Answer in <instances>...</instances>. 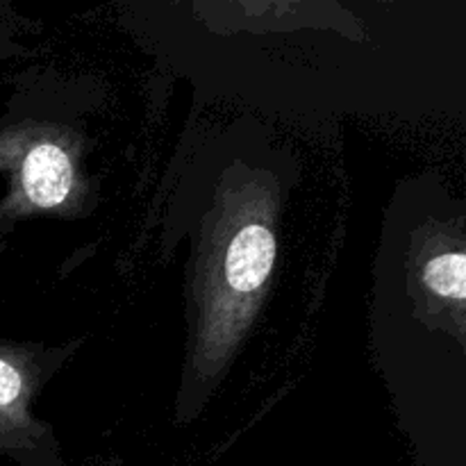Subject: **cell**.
Here are the masks:
<instances>
[{"label":"cell","mask_w":466,"mask_h":466,"mask_svg":"<svg viewBox=\"0 0 466 466\" xmlns=\"http://www.w3.org/2000/svg\"><path fill=\"white\" fill-rule=\"evenodd\" d=\"M71 182V162L59 146L39 144L27 153L21 168V185L35 208H55L64 203Z\"/></svg>","instance_id":"2"},{"label":"cell","mask_w":466,"mask_h":466,"mask_svg":"<svg viewBox=\"0 0 466 466\" xmlns=\"http://www.w3.org/2000/svg\"><path fill=\"white\" fill-rule=\"evenodd\" d=\"M25 378L23 373L0 358V417L5 421H21L23 403H25Z\"/></svg>","instance_id":"4"},{"label":"cell","mask_w":466,"mask_h":466,"mask_svg":"<svg viewBox=\"0 0 466 466\" xmlns=\"http://www.w3.org/2000/svg\"><path fill=\"white\" fill-rule=\"evenodd\" d=\"M464 278L466 259L462 250L437 255L423 268V282L428 285V289L435 291L441 299L455 300V303L464 300Z\"/></svg>","instance_id":"3"},{"label":"cell","mask_w":466,"mask_h":466,"mask_svg":"<svg viewBox=\"0 0 466 466\" xmlns=\"http://www.w3.org/2000/svg\"><path fill=\"white\" fill-rule=\"evenodd\" d=\"M276 259V239L264 223H246L232 237L228 246L226 262H223V282L218 294L214 296L212 317L208 323V341L205 349H223L230 332L244 319L241 308L248 305V299L262 289Z\"/></svg>","instance_id":"1"}]
</instances>
